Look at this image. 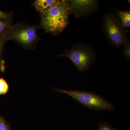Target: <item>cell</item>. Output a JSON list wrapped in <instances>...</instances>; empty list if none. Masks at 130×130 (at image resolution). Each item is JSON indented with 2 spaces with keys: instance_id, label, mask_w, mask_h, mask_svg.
<instances>
[{
  "instance_id": "cell-8",
  "label": "cell",
  "mask_w": 130,
  "mask_h": 130,
  "mask_svg": "<svg viewBox=\"0 0 130 130\" xmlns=\"http://www.w3.org/2000/svg\"><path fill=\"white\" fill-rule=\"evenodd\" d=\"M116 15L119 19L123 26L125 28L130 27V11H120L116 9Z\"/></svg>"
},
{
  "instance_id": "cell-15",
  "label": "cell",
  "mask_w": 130,
  "mask_h": 130,
  "mask_svg": "<svg viewBox=\"0 0 130 130\" xmlns=\"http://www.w3.org/2000/svg\"><path fill=\"white\" fill-rule=\"evenodd\" d=\"M12 16V13L5 12L0 10V20L11 21Z\"/></svg>"
},
{
  "instance_id": "cell-11",
  "label": "cell",
  "mask_w": 130,
  "mask_h": 130,
  "mask_svg": "<svg viewBox=\"0 0 130 130\" xmlns=\"http://www.w3.org/2000/svg\"><path fill=\"white\" fill-rule=\"evenodd\" d=\"M5 42L3 40H0V72L3 73L4 72L5 70V61L2 59L3 49Z\"/></svg>"
},
{
  "instance_id": "cell-7",
  "label": "cell",
  "mask_w": 130,
  "mask_h": 130,
  "mask_svg": "<svg viewBox=\"0 0 130 130\" xmlns=\"http://www.w3.org/2000/svg\"><path fill=\"white\" fill-rule=\"evenodd\" d=\"M58 1L56 0H36L33 3V5L38 11L42 14L56 4Z\"/></svg>"
},
{
  "instance_id": "cell-5",
  "label": "cell",
  "mask_w": 130,
  "mask_h": 130,
  "mask_svg": "<svg viewBox=\"0 0 130 130\" xmlns=\"http://www.w3.org/2000/svg\"><path fill=\"white\" fill-rule=\"evenodd\" d=\"M38 40L36 26L21 24L12 25L6 38L27 48H32Z\"/></svg>"
},
{
  "instance_id": "cell-13",
  "label": "cell",
  "mask_w": 130,
  "mask_h": 130,
  "mask_svg": "<svg viewBox=\"0 0 130 130\" xmlns=\"http://www.w3.org/2000/svg\"><path fill=\"white\" fill-rule=\"evenodd\" d=\"M98 130H118L106 122L102 121L100 122L98 125Z\"/></svg>"
},
{
  "instance_id": "cell-14",
  "label": "cell",
  "mask_w": 130,
  "mask_h": 130,
  "mask_svg": "<svg viewBox=\"0 0 130 130\" xmlns=\"http://www.w3.org/2000/svg\"><path fill=\"white\" fill-rule=\"evenodd\" d=\"M0 130H11L9 123L0 115Z\"/></svg>"
},
{
  "instance_id": "cell-4",
  "label": "cell",
  "mask_w": 130,
  "mask_h": 130,
  "mask_svg": "<svg viewBox=\"0 0 130 130\" xmlns=\"http://www.w3.org/2000/svg\"><path fill=\"white\" fill-rule=\"evenodd\" d=\"M56 56L69 58L80 72L87 71L95 60V54L92 48L81 43L73 44L64 54Z\"/></svg>"
},
{
  "instance_id": "cell-9",
  "label": "cell",
  "mask_w": 130,
  "mask_h": 130,
  "mask_svg": "<svg viewBox=\"0 0 130 130\" xmlns=\"http://www.w3.org/2000/svg\"><path fill=\"white\" fill-rule=\"evenodd\" d=\"M12 25L11 21L0 20V40L6 41V38Z\"/></svg>"
},
{
  "instance_id": "cell-12",
  "label": "cell",
  "mask_w": 130,
  "mask_h": 130,
  "mask_svg": "<svg viewBox=\"0 0 130 130\" xmlns=\"http://www.w3.org/2000/svg\"><path fill=\"white\" fill-rule=\"evenodd\" d=\"M124 49L123 51V54L125 56L126 59L130 60V41L128 39L124 44Z\"/></svg>"
},
{
  "instance_id": "cell-3",
  "label": "cell",
  "mask_w": 130,
  "mask_h": 130,
  "mask_svg": "<svg viewBox=\"0 0 130 130\" xmlns=\"http://www.w3.org/2000/svg\"><path fill=\"white\" fill-rule=\"evenodd\" d=\"M101 28L108 41L116 48L124 45L128 39L126 29L113 13L108 12L105 14Z\"/></svg>"
},
{
  "instance_id": "cell-2",
  "label": "cell",
  "mask_w": 130,
  "mask_h": 130,
  "mask_svg": "<svg viewBox=\"0 0 130 130\" xmlns=\"http://www.w3.org/2000/svg\"><path fill=\"white\" fill-rule=\"evenodd\" d=\"M55 92L64 93L88 109L96 111H113L115 106L101 95L90 91L54 89Z\"/></svg>"
},
{
  "instance_id": "cell-10",
  "label": "cell",
  "mask_w": 130,
  "mask_h": 130,
  "mask_svg": "<svg viewBox=\"0 0 130 130\" xmlns=\"http://www.w3.org/2000/svg\"><path fill=\"white\" fill-rule=\"evenodd\" d=\"M9 85L3 78H0V95H5L9 91Z\"/></svg>"
},
{
  "instance_id": "cell-6",
  "label": "cell",
  "mask_w": 130,
  "mask_h": 130,
  "mask_svg": "<svg viewBox=\"0 0 130 130\" xmlns=\"http://www.w3.org/2000/svg\"><path fill=\"white\" fill-rule=\"evenodd\" d=\"M71 14L76 18L88 16L97 11L98 1L94 0H71L69 1Z\"/></svg>"
},
{
  "instance_id": "cell-1",
  "label": "cell",
  "mask_w": 130,
  "mask_h": 130,
  "mask_svg": "<svg viewBox=\"0 0 130 130\" xmlns=\"http://www.w3.org/2000/svg\"><path fill=\"white\" fill-rule=\"evenodd\" d=\"M69 1H59L41 15V25L46 32L54 35L61 33L69 24L71 14Z\"/></svg>"
}]
</instances>
